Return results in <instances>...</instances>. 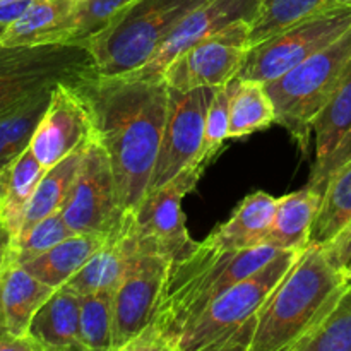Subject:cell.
Segmentation results:
<instances>
[{
	"mask_svg": "<svg viewBox=\"0 0 351 351\" xmlns=\"http://www.w3.org/2000/svg\"><path fill=\"white\" fill-rule=\"evenodd\" d=\"M75 86L88 103L96 137L108 154L120 208L123 213L136 211L160 153L168 110L167 82L93 74Z\"/></svg>",
	"mask_w": 351,
	"mask_h": 351,
	"instance_id": "1",
	"label": "cell"
},
{
	"mask_svg": "<svg viewBox=\"0 0 351 351\" xmlns=\"http://www.w3.org/2000/svg\"><path fill=\"white\" fill-rule=\"evenodd\" d=\"M280 252L269 245L225 250L199 242L191 256L170 264L153 322L125 351H177L182 335L216 298Z\"/></svg>",
	"mask_w": 351,
	"mask_h": 351,
	"instance_id": "2",
	"label": "cell"
},
{
	"mask_svg": "<svg viewBox=\"0 0 351 351\" xmlns=\"http://www.w3.org/2000/svg\"><path fill=\"white\" fill-rule=\"evenodd\" d=\"M346 287L322 247L308 243L267 300L250 351H291L328 315Z\"/></svg>",
	"mask_w": 351,
	"mask_h": 351,
	"instance_id": "3",
	"label": "cell"
},
{
	"mask_svg": "<svg viewBox=\"0 0 351 351\" xmlns=\"http://www.w3.org/2000/svg\"><path fill=\"white\" fill-rule=\"evenodd\" d=\"M302 250H281L216 298L182 335L177 351H250L261 314Z\"/></svg>",
	"mask_w": 351,
	"mask_h": 351,
	"instance_id": "4",
	"label": "cell"
},
{
	"mask_svg": "<svg viewBox=\"0 0 351 351\" xmlns=\"http://www.w3.org/2000/svg\"><path fill=\"white\" fill-rule=\"evenodd\" d=\"M208 0H137L88 43L96 74L120 77L139 71L180 21Z\"/></svg>",
	"mask_w": 351,
	"mask_h": 351,
	"instance_id": "5",
	"label": "cell"
},
{
	"mask_svg": "<svg viewBox=\"0 0 351 351\" xmlns=\"http://www.w3.org/2000/svg\"><path fill=\"white\" fill-rule=\"evenodd\" d=\"M351 58V27L281 77L266 82L276 108V123L307 153L312 122L335 93Z\"/></svg>",
	"mask_w": 351,
	"mask_h": 351,
	"instance_id": "6",
	"label": "cell"
},
{
	"mask_svg": "<svg viewBox=\"0 0 351 351\" xmlns=\"http://www.w3.org/2000/svg\"><path fill=\"white\" fill-rule=\"evenodd\" d=\"M93 74L95 60L84 45H0V113L41 89L58 82L77 84Z\"/></svg>",
	"mask_w": 351,
	"mask_h": 351,
	"instance_id": "7",
	"label": "cell"
},
{
	"mask_svg": "<svg viewBox=\"0 0 351 351\" xmlns=\"http://www.w3.org/2000/svg\"><path fill=\"white\" fill-rule=\"evenodd\" d=\"M351 27V5L335 2L249 48L237 77L274 81L338 40Z\"/></svg>",
	"mask_w": 351,
	"mask_h": 351,
	"instance_id": "8",
	"label": "cell"
},
{
	"mask_svg": "<svg viewBox=\"0 0 351 351\" xmlns=\"http://www.w3.org/2000/svg\"><path fill=\"white\" fill-rule=\"evenodd\" d=\"M206 168L191 165L163 187L147 191L130 223L141 254H154L165 259L180 261L199 247L189 235L182 199L194 191Z\"/></svg>",
	"mask_w": 351,
	"mask_h": 351,
	"instance_id": "9",
	"label": "cell"
},
{
	"mask_svg": "<svg viewBox=\"0 0 351 351\" xmlns=\"http://www.w3.org/2000/svg\"><path fill=\"white\" fill-rule=\"evenodd\" d=\"M60 213L75 233L108 235L122 221L112 165L96 136L86 144L77 177Z\"/></svg>",
	"mask_w": 351,
	"mask_h": 351,
	"instance_id": "10",
	"label": "cell"
},
{
	"mask_svg": "<svg viewBox=\"0 0 351 351\" xmlns=\"http://www.w3.org/2000/svg\"><path fill=\"white\" fill-rule=\"evenodd\" d=\"M250 21H235L178 55L165 69L168 88L191 91L195 88H219L239 74L250 48Z\"/></svg>",
	"mask_w": 351,
	"mask_h": 351,
	"instance_id": "11",
	"label": "cell"
},
{
	"mask_svg": "<svg viewBox=\"0 0 351 351\" xmlns=\"http://www.w3.org/2000/svg\"><path fill=\"white\" fill-rule=\"evenodd\" d=\"M216 88H195L178 91L168 88V110L160 153L147 191L163 187L180 171L195 165L204 141L208 108Z\"/></svg>",
	"mask_w": 351,
	"mask_h": 351,
	"instance_id": "12",
	"label": "cell"
},
{
	"mask_svg": "<svg viewBox=\"0 0 351 351\" xmlns=\"http://www.w3.org/2000/svg\"><path fill=\"white\" fill-rule=\"evenodd\" d=\"M171 261L141 254L113 291V351L127 346L153 322Z\"/></svg>",
	"mask_w": 351,
	"mask_h": 351,
	"instance_id": "13",
	"label": "cell"
},
{
	"mask_svg": "<svg viewBox=\"0 0 351 351\" xmlns=\"http://www.w3.org/2000/svg\"><path fill=\"white\" fill-rule=\"evenodd\" d=\"M96 136L95 123L84 96L75 84L53 86L47 110L31 139V151L45 168L64 160Z\"/></svg>",
	"mask_w": 351,
	"mask_h": 351,
	"instance_id": "14",
	"label": "cell"
},
{
	"mask_svg": "<svg viewBox=\"0 0 351 351\" xmlns=\"http://www.w3.org/2000/svg\"><path fill=\"white\" fill-rule=\"evenodd\" d=\"M257 9H259V0H208L197 9L189 12L175 27L173 33L158 48L156 53L139 71L132 72L127 77L146 79V81L161 79L165 69L178 55L218 31L225 29L235 21L245 19L252 23Z\"/></svg>",
	"mask_w": 351,
	"mask_h": 351,
	"instance_id": "15",
	"label": "cell"
},
{
	"mask_svg": "<svg viewBox=\"0 0 351 351\" xmlns=\"http://www.w3.org/2000/svg\"><path fill=\"white\" fill-rule=\"evenodd\" d=\"M137 256L141 252L132 232L130 213H123L120 225L106 235L103 245L65 285L77 295L115 291Z\"/></svg>",
	"mask_w": 351,
	"mask_h": 351,
	"instance_id": "16",
	"label": "cell"
},
{
	"mask_svg": "<svg viewBox=\"0 0 351 351\" xmlns=\"http://www.w3.org/2000/svg\"><path fill=\"white\" fill-rule=\"evenodd\" d=\"M81 298L67 285L55 288L48 300L38 308L27 336L41 351H84L79 338Z\"/></svg>",
	"mask_w": 351,
	"mask_h": 351,
	"instance_id": "17",
	"label": "cell"
},
{
	"mask_svg": "<svg viewBox=\"0 0 351 351\" xmlns=\"http://www.w3.org/2000/svg\"><path fill=\"white\" fill-rule=\"evenodd\" d=\"M75 0H33L26 12L5 27L0 45L40 47L67 43Z\"/></svg>",
	"mask_w": 351,
	"mask_h": 351,
	"instance_id": "18",
	"label": "cell"
},
{
	"mask_svg": "<svg viewBox=\"0 0 351 351\" xmlns=\"http://www.w3.org/2000/svg\"><path fill=\"white\" fill-rule=\"evenodd\" d=\"M278 199L267 192H254L235 208L228 219L208 235V242L225 250H242L264 245L276 213Z\"/></svg>",
	"mask_w": 351,
	"mask_h": 351,
	"instance_id": "19",
	"label": "cell"
},
{
	"mask_svg": "<svg viewBox=\"0 0 351 351\" xmlns=\"http://www.w3.org/2000/svg\"><path fill=\"white\" fill-rule=\"evenodd\" d=\"M321 201V195L308 187L278 199L276 213L264 245L278 250H304L311 243L312 225Z\"/></svg>",
	"mask_w": 351,
	"mask_h": 351,
	"instance_id": "20",
	"label": "cell"
},
{
	"mask_svg": "<svg viewBox=\"0 0 351 351\" xmlns=\"http://www.w3.org/2000/svg\"><path fill=\"white\" fill-rule=\"evenodd\" d=\"M55 288L43 283L23 266L10 264L0 288V317L3 328L16 336H27L38 308L48 300Z\"/></svg>",
	"mask_w": 351,
	"mask_h": 351,
	"instance_id": "21",
	"label": "cell"
},
{
	"mask_svg": "<svg viewBox=\"0 0 351 351\" xmlns=\"http://www.w3.org/2000/svg\"><path fill=\"white\" fill-rule=\"evenodd\" d=\"M105 239L106 235L98 233H74L23 267L51 288H60L91 259Z\"/></svg>",
	"mask_w": 351,
	"mask_h": 351,
	"instance_id": "22",
	"label": "cell"
},
{
	"mask_svg": "<svg viewBox=\"0 0 351 351\" xmlns=\"http://www.w3.org/2000/svg\"><path fill=\"white\" fill-rule=\"evenodd\" d=\"M51 88L41 89L0 113V171L9 168L27 147L50 103Z\"/></svg>",
	"mask_w": 351,
	"mask_h": 351,
	"instance_id": "23",
	"label": "cell"
},
{
	"mask_svg": "<svg viewBox=\"0 0 351 351\" xmlns=\"http://www.w3.org/2000/svg\"><path fill=\"white\" fill-rule=\"evenodd\" d=\"M84 147L86 146L75 149L74 153L65 156L64 160L58 161L57 165H53V167H50L45 171L36 191H34L33 197H31L29 204H27L23 226H21L17 239L29 228H33L43 218L53 215V213L62 211L72 191L75 177H77L82 154H84Z\"/></svg>",
	"mask_w": 351,
	"mask_h": 351,
	"instance_id": "24",
	"label": "cell"
},
{
	"mask_svg": "<svg viewBox=\"0 0 351 351\" xmlns=\"http://www.w3.org/2000/svg\"><path fill=\"white\" fill-rule=\"evenodd\" d=\"M47 168L36 160L31 147H27L9 168H7L5 185H3L0 219L10 230L14 240L23 226L27 204L40 184Z\"/></svg>",
	"mask_w": 351,
	"mask_h": 351,
	"instance_id": "25",
	"label": "cell"
},
{
	"mask_svg": "<svg viewBox=\"0 0 351 351\" xmlns=\"http://www.w3.org/2000/svg\"><path fill=\"white\" fill-rule=\"evenodd\" d=\"M276 123V108L266 84L237 77L230 101V139H240Z\"/></svg>",
	"mask_w": 351,
	"mask_h": 351,
	"instance_id": "26",
	"label": "cell"
},
{
	"mask_svg": "<svg viewBox=\"0 0 351 351\" xmlns=\"http://www.w3.org/2000/svg\"><path fill=\"white\" fill-rule=\"evenodd\" d=\"M348 221H351V160L339 167L326 185L321 208L312 225L311 243L324 245Z\"/></svg>",
	"mask_w": 351,
	"mask_h": 351,
	"instance_id": "27",
	"label": "cell"
},
{
	"mask_svg": "<svg viewBox=\"0 0 351 351\" xmlns=\"http://www.w3.org/2000/svg\"><path fill=\"white\" fill-rule=\"evenodd\" d=\"M351 127V58L329 101L312 122L315 161L328 156Z\"/></svg>",
	"mask_w": 351,
	"mask_h": 351,
	"instance_id": "28",
	"label": "cell"
},
{
	"mask_svg": "<svg viewBox=\"0 0 351 351\" xmlns=\"http://www.w3.org/2000/svg\"><path fill=\"white\" fill-rule=\"evenodd\" d=\"M335 2L336 0H259V9L250 24V47Z\"/></svg>",
	"mask_w": 351,
	"mask_h": 351,
	"instance_id": "29",
	"label": "cell"
},
{
	"mask_svg": "<svg viewBox=\"0 0 351 351\" xmlns=\"http://www.w3.org/2000/svg\"><path fill=\"white\" fill-rule=\"evenodd\" d=\"M291 351H351V285L328 315Z\"/></svg>",
	"mask_w": 351,
	"mask_h": 351,
	"instance_id": "30",
	"label": "cell"
},
{
	"mask_svg": "<svg viewBox=\"0 0 351 351\" xmlns=\"http://www.w3.org/2000/svg\"><path fill=\"white\" fill-rule=\"evenodd\" d=\"M79 338L84 351H113V291L79 295Z\"/></svg>",
	"mask_w": 351,
	"mask_h": 351,
	"instance_id": "31",
	"label": "cell"
},
{
	"mask_svg": "<svg viewBox=\"0 0 351 351\" xmlns=\"http://www.w3.org/2000/svg\"><path fill=\"white\" fill-rule=\"evenodd\" d=\"M137 0H75L67 43L84 45L115 23Z\"/></svg>",
	"mask_w": 351,
	"mask_h": 351,
	"instance_id": "32",
	"label": "cell"
},
{
	"mask_svg": "<svg viewBox=\"0 0 351 351\" xmlns=\"http://www.w3.org/2000/svg\"><path fill=\"white\" fill-rule=\"evenodd\" d=\"M74 230L67 225L62 213H53L47 216L41 221H38L33 228L27 230L26 233L14 240L12 245V264L23 266L27 261L41 256L43 252L50 250L62 240L74 235Z\"/></svg>",
	"mask_w": 351,
	"mask_h": 351,
	"instance_id": "33",
	"label": "cell"
},
{
	"mask_svg": "<svg viewBox=\"0 0 351 351\" xmlns=\"http://www.w3.org/2000/svg\"><path fill=\"white\" fill-rule=\"evenodd\" d=\"M237 86V75L226 84L216 88L213 101L208 108L204 125V141H202L201 153H199L195 165L208 167L209 161L218 154L221 146L225 144L230 130V101H232L233 89Z\"/></svg>",
	"mask_w": 351,
	"mask_h": 351,
	"instance_id": "34",
	"label": "cell"
},
{
	"mask_svg": "<svg viewBox=\"0 0 351 351\" xmlns=\"http://www.w3.org/2000/svg\"><path fill=\"white\" fill-rule=\"evenodd\" d=\"M351 160V127L346 130L345 136L339 139V143L336 144L335 149L324 156L322 160L314 161V167H312L311 177L305 187L312 189L314 192H317L322 197L326 191V185H328L331 175L338 170L339 167H343L345 163H348Z\"/></svg>",
	"mask_w": 351,
	"mask_h": 351,
	"instance_id": "35",
	"label": "cell"
},
{
	"mask_svg": "<svg viewBox=\"0 0 351 351\" xmlns=\"http://www.w3.org/2000/svg\"><path fill=\"white\" fill-rule=\"evenodd\" d=\"M321 247L329 263L336 269L341 271L351 261V221L346 223V226L338 235L332 237L328 243H324Z\"/></svg>",
	"mask_w": 351,
	"mask_h": 351,
	"instance_id": "36",
	"label": "cell"
},
{
	"mask_svg": "<svg viewBox=\"0 0 351 351\" xmlns=\"http://www.w3.org/2000/svg\"><path fill=\"white\" fill-rule=\"evenodd\" d=\"M12 245H14V237L10 233V230L0 219V288H2L3 276H5L7 269L12 264ZM7 331L3 328L2 317H0V332Z\"/></svg>",
	"mask_w": 351,
	"mask_h": 351,
	"instance_id": "37",
	"label": "cell"
},
{
	"mask_svg": "<svg viewBox=\"0 0 351 351\" xmlns=\"http://www.w3.org/2000/svg\"><path fill=\"white\" fill-rule=\"evenodd\" d=\"M33 0H2L0 2V26L7 27L19 19Z\"/></svg>",
	"mask_w": 351,
	"mask_h": 351,
	"instance_id": "38",
	"label": "cell"
},
{
	"mask_svg": "<svg viewBox=\"0 0 351 351\" xmlns=\"http://www.w3.org/2000/svg\"><path fill=\"white\" fill-rule=\"evenodd\" d=\"M0 351H41L29 336H16L9 331L0 332Z\"/></svg>",
	"mask_w": 351,
	"mask_h": 351,
	"instance_id": "39",
	"label": "cell"
},
{
	"mask_svg": "<svg viewBox=\"0 0 351 351\" xmlns=\"http://www.w3.org/2000/svg\"><path fill=\"white\" fill-rule=\"evenodd\" d=\"M5 177H7V168L0 171V208H2V195H3V185H5Z\"/></svg>",
	"mask_w": 351,
	"mask_h": 351,
	"instance_id": "40",
	"label": "cell"
},
{
	"mask_svg": "<svg viewBox=\"0 0 351 351\" xmlns=\"http://www.w3.org/2000/svg\"><path fill=\"white\" fill-rule=\"evenodd\" d=\"M341 274H343V278H345V281L348 285H351V261L348 264H346L345 267H343L341 269Z\"/></svg>",
	"mask_w": 351,
	"mask_h": 351,
	"instance_id": "41",
	"label": "cell"
},
{
	"mask_svg": "<svg viewBox=\"0 0 351 351\" xmlns=\"http://www.w3.org/2000/svg\"><path fill=\"white\" fill-rule=\"evenodd\" d=\"M339 3H345V5H351V0H336Z\"/></svg>",
	"mask_w": 351,
	"mask_h": 351,
	"instance_id": "42",
	"label": "cell"
},
{
	"mask_svg": "<svg viewBox=\"0 0 351 351\" xmlns=\"http://www.w3.org/2000/svg\"><path fill=\"white\" fill-rule=\"evenodd\" d=\"M3 31H5V27H3V26H0V38H2V34H3Z\"/></svg>",
	"mask_w": 351,
	"mask_h": 351,
	"instance_id": "43",
	"label": "cell"
},
{
	"mask_svg": "<svg viewBox=\"0 0 351 351\" xmlns=\"http://www.w3.org/2000/svg\"><path fill=\"white\" fill-rule=\"evenodd\" d=\"M0 2H2V0H0Z\"/></svg>",
	"mask_w": 351,
	"mask_h": 351,
	"instance_id": "44",
	"label": "cell"
}]
</instances>
